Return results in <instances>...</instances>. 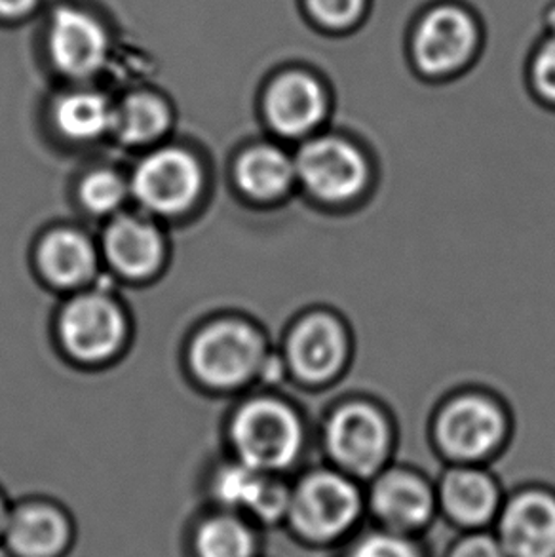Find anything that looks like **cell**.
I'll return each mask as SVG.
<instances>
[{"label":"cell","instance_id":"29","mask_svg":"<svg viewBox=\"0 0 555 557\" xmlns=\"http://www.w3.org/2000/svg\"><path fill=\"white\" fill-rule=\"evenodd\" d=\"M40 0H0V20L4 22H17L38 7Z\"/></svg>","mask_w":555,"mask_h":557},{"label":"cell","instance_id":"13","mask_svg":"<svg viewBox=\"0 0 555 557\" xmlns=\"http://www.w3.org/2000/svg\"><path fill=\"white\" fill-rule=\"evenodd\" d=\"M76 521L52 498L12 503L0 548L8 557H69L76 544Z\"/></svg>","mask_w":555,"mask_h":557},{"label":"cell","instance_id":"6","mask_svg":"<svg viewBox=\"0 0 555 557\" xmlns=\"http://www.w3.org/2000/svg\"><path fill=\"white\" fill-rule=\"evenodd\" d=\"M508 437V417L496 399L460 394L445 401L434 422L437 451L449 465H483Z\"/></svg>","mask_w":555,"mask_h":557},{"label":"cell","instance_id":"17","mask_svg":"<svg viewBox=\"0 0 555 557\" xmlns=\"http://www.w3.org/2000/svg\"><path fill=\"white\" fill-rule=\"evenodd\" d=\"M48 52L61 75L86 81L101 73L109 61V33L83 8L60 7L48 25Z\"/></svg>","mask_w":555,"mask_h":557},{"label":"cell","instance_id":"27","mask_svg":"<svg viewBox=\"0 0 555 557\" xmlns=\"http://www.w3.org/2000/svg\"><path fill=\"white\" fill-rule=\"evenodd\" d=\"M307 8L316 22L330 29H346L366 14L368 0H307Z\"/></svg>","mask_w":555,"mask_h":557},{"label":"cell","instance_id":"28","mask_svg":"<svg viewBox=\"0 0 555 557\" xmlns=\"http://www.w3.org/2000/svg\"><path fill=\"white\" fill-rule=\"evenodd\" d=\"M442 557H508L493 529L457 533L445 546Z\"/></svg>","mask_w":555,"mask_h":557},{"label":"cell","instance_id":"20","mask_svg":"<svg viewBox=\"0 0 555 557\" xmlns=\"http://www.w3.org/2000/svg\"><path fill=\"white\" fill-rule=\"evenodd\" d=\"M263 533L240 513L211 508L188 529V557H264Z\"/></svg>","mask_w":555,"mask_h":557},{"label":"cell","instance_id":"5","mask_svg":"<svg viewBox=\"0 0 555 557\" xmlns=\"http://www.w3.org/2000/svg\"><path fill=\"white\" fill-rule=\"evenodd\" d=\"M128 318L114 297L101 289H81L71 295L55 320V333L65 355L98 366L121 355L128 341Z\"/></svg>","mask_w":555,"mask_h":557},{"label":"cell","instance_id":"3","mask_svg":"<svg viewBox=\"0 0 555 557\" xmlns=\"http://www.w3.org/2000/svg\"><path fill=\"white\" fill-rule=\"evenodd\" d=\"M269 360L263 333L238 318L213 320L188 347V368L210 391L229 392L251 383Z\"/></svg>","mask_w":555,"mask_h":557},{"label":"cell","instance_id":"18","mask_svg":"<svg viewBox=\"0 0 555 557\" xmlns=\"http://www.w3.org/2000/svg\"><path fill=\"white\" fill-rule=\"evenodd\" d=\"M330 111L323 84L305 71L276 76L264 91L263 113L272 132L285 139H307Z\"/></svg>","mask_w":555,"mask_h":557},{"label":"cell","instance_id":"24","mask_svg":"<svg viewBox=\"0 0 555 557\" xmlns=\"http://www.w3.org/2000/svg\"><path fill=\"white\" fill-rule=\"evenodd\" d=\"M132 200L128 177L114 168H96L78 183V202L94 218L111 219Z\"/></svg>","mask_w":555,"mask_h":557},{"label":"cell","instance_id":"10","mask_svg":"<svg viewBox=\"0 0 555 557\" xmlns=\"http://www.w3.org/2000/svg\"><path fill=\"white\" fill-rule=\"evenodd\" d=\"M292 483L284 475L264 474L234 459L211 474L208 482L211 508L236 512L257 528H284Z\"/></svg>","mask_w":555,"mask_h":557},{"label":"cell","instance_id":"21","mask_svg":"<svg viewBox=\"0 0 555 557\" xmlns=\"http://www.w3.org/2000/svg\"><path fill=\"white\" fill-rule=\"evenodd\" d=\"M234 183L251 202H278L297 185L295 159L278 145H251L234 162Z\"/></svg>","mask_w":555,"mask_h":557},{"label":"cell","instance_id":"15","mask_svg":"<svg viewBox=\"0 0 555 557\" xmlns=\"http://www.w3.org/2000/svg\"><path fill=\"white\" fill-rule=\"evenodd\" d=\"M478 42L480 30L472 14L458 4H442L432 8L415 30V61L424 75H453L472 60Z\"/></svg>","mask_w":555,"mask_h":557},{"label":"cell","instance_id":"12","mask_svg":"<svg viewBox=\"0 0 555 557\" xmlns=\"http://www.w3.org/2000/svg\"><path fill=\"white\" fill-rule=\"evenodd\" d=\"M437 513L457 533L493 529L503 508V485L483 465H449L435 480Z\"/></svg>","mask_w":555,"mask_h":557},{"label":"cell","instance_id":"4","mask_svg":"<svg viewBox=\"0 0 555 557\" xmlns=\"http://www.w3.org/2000/svg\"><path fill=\"white\" fill-rule=\"evenodd\" d=\"M323 451L330 467L366 485L391 465L394 453L391 419L368 399L345 401L325 421Z\"/></svg>","mask_w":555,"mask_h":557},{"label":"cell","instance_id":"26","mask_svg":"<svg viewBox=\"0 0 555 557\" xmlns=\"http://www.w3.org/2000/svg\"><path fill=\"white\" fill-rule=\"evenodd\" d=\"M531 73L536 91L555 103V7L546 15V35L534 53Z\"/></svg>","mask_w":555,"mask_h":557},{"label":"cell","instance_id":"1","mask_svg":"<svg viewBox=\"0 0 555 557\" xmlns=\"http://www.w3.org/2000/svg\"><path fill=\"white\" fill-rule=\"evenodd\" d=\"M368 525L366 485L337 468H310L292 482L284 531L310 552H335Z\"/></svg>","mask_w":555,"mask_h":557},{"label":"cell","instance_id":"16","mask_svg":"<svg viewBox=\"0 0 555 557\" xmlns=\"http://www.w3.org/2000/svg\"><path fill=\"white\" fill-rule=\"evenodd\" d=\"M101 261L128 282H147L162 271L168 240L150 215L122 211L107 221L99 242Z\"/></svg>","mask_w":555,"mask_h":557},{"label":"cell","instance_id":"9","mask_svg":"<svg viewBox=\"0 0 555 557\" xmlns=\"http://www.w3.org/2000/svg\"><path fill=\"white\" fill-rule=\"evenodd\" d=\"M366 510L373 528L427 539L440 520L435 482L415 468L388 465L366 483Z\"/></svg>","mask_w":555,"mask_h":557},{"label":"cell","instance_id":"14","mask_svg":"<svg viewBox=\"0 0 555 557\" xmlns=\"http://www.w3.org/2000/svg\"><path fill=\"white\" fill-rule=\"evenodd\" d=\"M493 533L508 557H555V490L533 483L506 493Z\"/></svg>","mask_w":555,"mask_h":557},{"label":"cell","instance_id":"30","mask_svg":"<svg viewBox=\"0 0 555 557\" xmlns=\"http://www.w3.org/2000/svg\"><path fill=\"white\" fill-rule=\"evenodd\" d=\"M10 508L12 503L8 500L7 495L0 491V544H2V536H4V529H7L8 516H10Z\"/></svg>","mask_w":555,"mask_h":557},{"label":"cell","instance_id":"8","mask_svg":"<svg viewBox=\"0 0 555 557\" xmlns=\"http://www.w3.org/2000/svg\"><path fill=\"white\" fill-rule=\"evenodd\" d=\"M293 159L297 185L323 206H346L358 200L371 177L366 154L346 137H307Z\"/></svg>","mask_w":555,"mask_h":557},{"label":"cell","instance_id":"11","mask_svg":"<svg viewBox=\"0 0 555 557\" xmlns=\"http://www.w3.org/2000/svg\"><path fill=\"white\" fill-rule=\"evenodd\" d=\"M350 356L346 325L328 310L300 317L285 339V368L308 386H322L337 379Z\"/></svg>","mask_w":555,"mask_h":557},{"label":"cell","instance_id":"22","mask_svg":"<svg viewBox=\"0 0 555 557\" xmlns=\"http://www.w3.org/2000/svg\"><path fill=\"white\" fill-rule=\"evenodd\" d=\"M114 101L98 90H71L53 101L52 122L71 144H94L113 134Z\"/></svg>","mask_w":555,"mask_h":557},{"label":"cell","instance_id":"2","mask_svg":"<svg viewBox=\"0 0 555 557\" xmlns=\"http://www.w3.org/2000/svg\"><path fill=\"white\" fill-rule=\"evenodd\" d=\"M234 459L264 474L285 475L305 451V424L295 407L274 396L244 401L229 430Z\"/></svg>","mask_w":555,"mask_h":557},{"label":"cell","instance_id":"23","mask_svg":"<svg viewBox=\"0 0 555 557\" xmlns=\"http://www.w3.org/2000/svg\"><path fill=\"white\" fill-rule=\"evenodd\" d=\"M172 109L155 91L137 90L114 103L113 134L126 147H155L172 128Z\"/></svg>","mask_w":555,"mask_h":557},{"label":"cell","instance_id":"19","mask_svg":"<svg viewBox=\"0 0 555 557\" xmlns=\"http://www.w3.org/2000/svg\"><path fill=\"white\" fill-rule=\"evenodd\" d=\"M35 264L46 284L75 294L90 286L98 276L101 251L81 228L58 226L38 240Z\"/></svg>","mask_w":555,"mask_h":557},{"label":"cell","instance_id":"25","mask_svg":"<svg viewBox=\"0 0 555 557\" xmlns=\"http://www.w3.org/2000/svg\"><path fill=\"white\" fill-rule=\"evenodd\" d=\"M337 557H434V552L422 536L398 535L368 523Z\"/></svg>","mask_w":555,"mask_h":557},{"label":"cell","instance_id":"7","mask_svg":"<svg viewBox=\"0 0 555 557\" xmlns=\"http://www.w3.org/2000/svg\"><path fill=\"white\" fill-rule=\"evenodd\" d=\"M128 180L132 200L150 218L160 219L187 213L206 185L200 160L175 145L152 147L137 162Z\"/></svg>","mask_w":555,"mask_h":557}]
</instances>
